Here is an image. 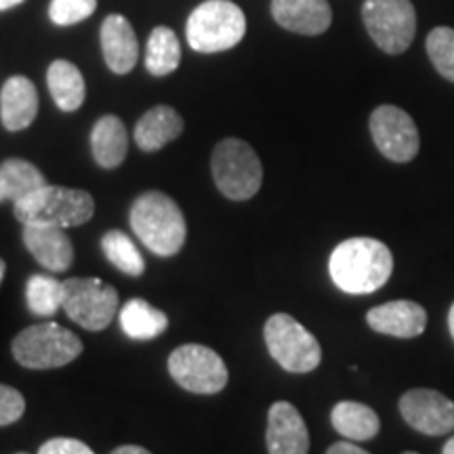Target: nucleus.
<instances>
[{
	"label": "nucleus",
	"mask_w": 454,
	"mask_h": 454,
	"mask_svg": "<svg viewBox=\"0 0 454 454\" xmlns=\"http://www.w3.org/2000/svg\"><path fill=\"white\" fill-rule=\"evenodd\" d=\"M333 282L348 294H371L385 286L394 271V254L381 240L349 238L328 261Z\"/></svg>",
	"instance_id": "f257e3e1"
},
{
	"label": "nucleus",
	"mask_w": 454,
	"mask_h": 454,
	"mask_svg": "<svg viewBox=\"0 0 454 454\" xmlns=\"http://www.w3.org/2000/svg\"><path fill=\"white\" fill-rule=\"evenodd\" d=\"M135 236L158 257H173L185 244V217L173 198L162 192H145L135 198L129 213Z\"/></svg>",
	"instance_id": "f03ea898"
},
{
	"label": "nucleus",
	"mask_w": 454,
	"mask_h": 454,
	"mask_svg": "<svg viewBox=\"0 0 454 454\" xmlns=\"http://www.w3.org/2000/svg\"><path fill=\"white\" fill-rule=\"evenodd\" d=\"M13 213L24 225H53L66 230L87 223L95 213V200L84 190L47 184L15 202Z\"/></svg>",
	"instance_id": "7ed1b4c3"
},
{
	"label": "nucleus",
	"mask_w": 454,
	"mask_h": 454,
	"mask_svg": "<svg viewBox=\"0 0 454 454\" xmlns=\"http://www.w3.org/2000/svg\"><path fill=\"white\" fill-rule=\"evenodd\" d=\"M247 34V17L230 0H207L187 20V43L198 53L230 51Z\"/></svg>",
	"instance_id": "20e7f679"
},
{
	"label": "nucleus",
	"mask_w": 454,
	"mask_h": 454,
	"mask_svg": "<svg viewBox=\"0 0 454 454\" xmlns=\"http://www.w3.org/2000/svg\"><path fill=\"white\" fill-rule=\"evenodd\" d=\"M11 349L17 364L32 371H49L76 360L82 354V340L55 322H44L17 334Z\"/></svg>",
	"instance_id": "39448f33"
},
{
	"label": "nucleus",
	"mask_w": 454,
	"mask_h": 454,
	"mask_svg": "<svg viewBox=\"0 0 454 454\" xmlns=\"http://www.w3.org/2000/svg\"><path fill=\"white\" fill-rule=\"evenodd\" d=\"M213 179L230 200H251L263 184V167L247 141L230 137L217 144L211 158Z\"/></svg>",
	"instance_id": "423d86ee"
},
{
	"label": "nucleus",
	"mask_w": 454,
	"mask_h": 454,
	"mask_svg": "<svg viewBox=\"0 0 454 454\" xmlns=\"http://www.w3.org/2000/svg\"><path fill=\"white\" fill-rule=\"evenodd\" d=\"M265 345L270 356L284 371L305 374L316 371L322 362V348L317 339L293 316L274 314L265 322Z\"/></svg>",
	"instance_id": "0eeeda50"
},
{
	"label": "nucleus",
	"mask_w": 454,
	"mask_h": 454,
	"mask_svg": "<svg viewBox=\"0 0 454 454\" xmlns=\"http://www.w3.org/2000/svg\"><path fill=\"white\" fill-rule=\"evenodd\" d=\"M362 20L374 44L389 55L404 53L417 34V13L411 0H366Z\"/></svg>",
	"instance_id": "6e6552de"
},
{
	"label": "nucleus",
	"mask_w": 454,
	"mask_h": 454,
	"mask_svg": "<svg viewBox=\"0 0 454 454\" xmlns=\"http://www.w3.org/2000/svg\"><path fill=\"white\" fill-rule=\"evenodd\" d=\"M168 372L185 391L202 395L219 394L227 385V366L207 345L187 343L168 356Z\"/></svg>",
	"instance_id": "1a4fd4ad"
},
{
	"label": "nucleus",
	"mask_w": 454,
	"mask_h": 454,
	"mask_svg": "<svg viewBox=\"0 0 454 454\" xmlns=\"http://www.w3.org/2000/svg\"><path fill=\"white\" fill-rule=\"evenodd\" d=\"M61 308L76 325L98 333L112 325L118 308V293L98 278H70L64 282Z\"/></svg>",
	"instance_id": "9d476101"
},
{
	"label": "nucleus",
	"mask_w": 454,
	"mask_h": 454,
	"mask_svg": "<svg viewBox=\"0 0 454 454\" xmlns=\"http://www.w3.org/2000/svg\"><path fill=\"white\" fill-rule=\"evenodd\" d=\"M374 145L391 162H411L419 154L421 137L411 114L395 106H379L371 116Z\"/></svg>",
	"instance_id": "9b49d317"
},
{
	"label": "nucleus",
	"mask_w": 454,
	"mask_h": 454,
	"mask_svg": "<svg viewBox=\"0 0 454 454\" xmlns=\"http://www.w3.org/2000/svg\"><path fill=\"white\" fill-rule=\"evenodd\" d=\"M400 412L412 429L425 435H446L454 429V402L435 389L406 391Z\"/></svg>",
	"instance_id": "f8f14e48"
},
{
	"label": "nucleus",
	"mask_w": 454,
	"mask_h": 454,
	"mask_svg": "<svg viewBox=\"0 0 454 454\" xmlns=\"http://www.w3.org/2000/svg\"><path fill=\"white\" fill-rule=\"evenodd\" d=\"M270 454H308L309 434L301 412L291 402H276L268 414L265 434Z\"/></svg>",
	"instance_id": "ddd939ff"
},
{
	"label": "nucleus",
	"mask_w": 454,
	"mask_h": 454,
	"mask_svg": "<svg viewBox=\"0 0 454 454\" xmlns=\"http://www.w3.org/2000/svg\"><path fill=\"white\" fill-rule=\"evenodd\" d=\"M368 326L374 333L397 339H414L427 326V311L414 301H389L366 314Z\"/></svg>",
	"instance_id": "4468645a"
},
{
	"label": "nucleus",
	"mask_w": 454,
	"mask_h": 454,
	"mask_svg": "<svg viewBox=\"0 0 454 454\" xmlns=\"http://www.w3.org/2000/svg\"><path fill=\"white\" fill-rule=\"evenodd\" d=\"M271 15L286 30L317 36L333 24L328 0H271Z\"/></svg>",
	"instance_id": "2eb2a0df"
},
{
	"label": "nucleus",
	"mask_w": 454,
	"mask_h": 454,
	"mask_svg": "<svg viewBox=\"0 0 454 454\" xmlns=\"http://www.w3.org/2000/svg\"><path fill=\"white\" fill-rule=\"evenodd\" d=\"M24 244L44 270H70L74 261V247L61 227L24 225Z\"/></svg>",
	"instance_id": "dca6fc26"
},
{
	"label": "nucleus",
	"mask_w": 454,
	"mask_h": 454,
	"mask_svg": "<svg viewBox=\"0 0 454 454\" xmlns=\"http://www.w3.org/2000/svg\"><path fill=\"white\" fill-rule=\"evenodd\" d=\"M101 51L114 74H129L137 64L139 43L127 17L110 15L101 26Z\"/></svg>",
	"instance_id": "f3484780"
},
{
	"label": "nucleus",
	"mask_w": 454,
	"mask_h": 454,
	"mask_svg": "<svg viewBox=\"0 0 454 454\" xmlns=\"http://www.w3.org/2000/svg\"><path fill=\"white\" fill-rule=\"evenodd\" d=\"M38 114V90L26 76H11L0 93V121L11 133L30 127Z\"/></svg>",
	"instance_id": "a211bd4d"
},
{
	"label": "nucleus",
	"mask_w": 454,
	"mask_h": 454,
	"mask_svg": "<svg viewBox=\"0 0 454 454\" xmlns=\"http://www.w3.org/2000/svg\"><path fill=\"white\" fill-rule=\"evenodd\" d=\"M184 130V118L170 106H156L139 118L135 127V144L144 152H158L177 139Z\"/></svg>",
	"instance_id": "6ab92c4d"
},
{
	"label": "nucleus",
	"mask_w": 454,
	"mask_h": 454,
	"mask_svg": "<svg viewBox=\"0 0 454 454\" xmlns=\"http://www.w3.org/2000/svg\"><path fill=\"white\" fill-rule=\"evenodd\" d=\"M90 147L93 158L101 168L121 167L127 158L129 135L124 122L118 116H104L95 122L90 133Z\"/></svg>",
	"instance_id": "aec40b11"
},
{
	"label": "nucleus",
	"mask_w": 454,
	"mask_h": 454,
	"mask_svg": "<svg viewBox=\"0 0 454 454\" xmlns=\"http://www.w3.org/2000/svg\"><path fill=\"white\" fill-rule=\"evenodd\" d=\"M47 84L51 90V98H53L59 110L76 112L78 107L84 104V95H87L84 78L81 70L74 64H70V61H53L47 72Z\"/></svg>",
	"instance_id": "412c9836"
},
{
	"label": "nucleus",
	"mask_w": 454,
	"mask_h": 454,
	"mask_svg": "<svg viewBox=\"0 0 454 454\" xmlns=\"http://www.w3.org/2000/svg\"><path fill=\"white\" fill-rule=\"evenodd\" d=\"M333 427L351 442L372 440L381 429L377 412L360 402H339L331 412Z\"/></svg>",
	"instance_id": "4be33fe9"
},
{
	"label": "nucleus",
	"mask_w": 454,
	"mask_h": 454,
	"mask_svg": "<svg viewBox=\"0 0 454 454\" xmlns=\"http://www.w3.org/2000/svg\"><path fill=\"white\" fill-rule=\"evenodd\" d=\"M121 326L130 339L152 340L167 331L168 317L145 299H130L121 311Z\"/></svg>",
	"instance_id": "5701e85b"
},
{
	"label": "nucleus",
	"mask_w": 454,
	"mask_h": 454,
	"mask_svg": "<svg viewBox=\"0 0 454 454\" xmlns=\"http://www.w3.org/2000/svg\"><path fill=\"white\" fill-rule=\"evenodd\" d=\"M44 185H47V179L32 162L9 158L0 164V190H3L4 200L15 204Z\"/></svg>",
	"instance_id": "b1692460"
},
{
	"label": "nucleus",
	"mask_w": 454,
	"mask_h": 454,
	"mask_svg": "<svg viewBox=\"0 0 454 454\" xmlns=\"http://www.w3.org/2000/svg\"><path fill=\"white\" fill-rule=\"evenodd\" d=\"M181 64V44L177 34L167 26L152 30L145 51V67L154 76H168Z\"/></svg>",
	"instance_id": "393cba45"
},
{
	"label": "nucleus",
	"mask_w": 454,
	"mask_h": 454,
	"mask_svg": "<svg viewBox=\"0 0 454 454\" xmlns=\"http://www.w3.org/2000/svg\"><path fill=\"white\" fill-rule=\"evenodd\" d=\"M101 251L116 270L129 276H141L145 271V261L135 242L121 230H112L101 238Z\"/></svg>",
	"instance_id": "a878e982"
},
{
	"label": "nucleus",
	"mask_w": 454,
	"mask_h": 454,
	"mask_svg": "<svg viewBox=\"0 0 454 454\" xmlns=\"http://www.w3.org/2000/svg\"><path fill=\"white\" fill-rule=\"evenodd\" d=\"M27 308L34 316H53L64 305V282L36 274L26 284Z\"/></svg>",
	"instance_id": "bb28decb"
},
{
	"label": "nucleus",
	"mask_w": 454,
	"mask_h": 454,
	"mask_svg": "<svg viewBox=\"0 0 454 454\" xmlns=\"http://www.w3.org/2000/svg\"><path fill=\"white\" fill-rule=\"evenodd\" d=\"M427 55L446 81L454 82V30L452 27H435L427 36Z\"/></svg>",
	"instance_id": "cd10ccee"
},
{
	"label": "nucleus",
	"mask_w": 454,
	"mask_h": 454,
	"mask_svg": "<svg viewBox=\"0 0 454 454\" xmlns=\"http://www.w3.org/2000/svg\"><path fill=\"white\" fill-rule=\"evenodd\" d=\"M98 9V0H51L49 17L57 26H74L89 20Z\"/></svg>",
	"instance_id": "c85d7f7f"
},
{
	"label": "nucleus",
	"mask_w": 454,
	"mask_h": 454,
	"mask_svg": "<svg viewBox=\"0 0 454 454\" xmlns=\"http://www.w3.org/2000/svg\"><path fill=\"white\" fill-rule=\"evenodd\" d=\"M26 412V400L20 391L0 385V427L20 421Z\"/></svg>",
	"instance_id": "c756f323"
},
{
	"label": "nucleus",
	"mask_w": 454,
	"mask_h": 454,
	"mask_svg": "<svg viewBox=\"0 0 454 454\" xmlns=\"http://www.w3.org/2000/svg\"><path fill=\"white\" fill-rule=\"evenodd\" d=\"M38 454H95V452L81 440L53 438L44 442Z\"/></svg>",
	"instance_id": "7c9ffc66"
},
{
	"label": "nucleus",
	"mask_w": 454,
	"mask_h": 454,
	"mask_svg": "<svg viewBox=\"0 0 454 454\" xmlns=\"http://www.w3.org/2000/svg\"><path fill=\"white\" fill-rule=\"evenodd\" d=\"M326 454H371V452H366L364 448L351 444V442H337V444L328 448Z\"/></svg>",
	"instance_id": "2f4dec72"
},
{
	"label": "nucleus",
	"mask_w": 454,
	"mask_h": 454,
	"mask_svg": "<svg viewBox=\"0 0 454 454\" xmlns=\"http://www.w3.org/2000/svg\"><path fill=\"white\" fill-rule=\"evenodd\" d=\"M112 454H152V452L145 450V448H141V446L129 444V446H118Z\"/></svg>",
	"instance_id": "473e14b6"
},
{
	"label": "nucleus",
	"mask_w": 454,
	"mask_h": 454,
	"mask_svg": "<svg viewBox=\"0 0 454 454\" xmlns=\"http://www.w3.org/2000/svg\"><path fill=\"white\" fill-rule=\"evenodd\" d=\"M24 0H0V11H7L11 7H17V4H21Z\"/></svg>",
	"instance_id": "72a5a7b5"
},
{
	"label": "nucleus",
	"mask_w": 454,
	"mask_h": 454,
	"mask_svg": "<svg viewBox=\"0 0 454 454\" xmlns=\"http://www.w3.org/2000/svg\"><path fill=\"white\" fill-rule=\"evenodd\" d=\"M448 328H450V334H452V339H454V303H452L450 311H448Z\"/></svg>",
	"instance_id": "f704fd0d"
},
{
	"label": "nucleus",
	"mask_w": 454,
	"mask_h": 454,
	"mask_svg": "<svg viewBox=\"0 0 454 454\" xmlns=\"http://www.w3.org/2000/svg\"><path fill=\"white\" fill-rule=\"evenodd\" d=\"M442 454H454V435H452L450 440L446 442V444H444V450H442Z\"/></svg>",
	"instance_id": "c9c22d12"
},
{
	"label": "nucleus",
	"mask_w": 454,
	"mask_h": 454,
	"mask_svg": "<svg viewBox=\"0 0 454 454\" xmlns=\"http://www.w3.org/2000/svg\"><path fill=\"white\" fill-rule=\"evenodd\" d=\"M4 271H7V265H4V261L0 259V282H3V278H4Z\"/></svg>",
	"instance_id": "e433bc0d"
},
{
	"label": "nucleus",
	"mask_w": 454,
	"mask_h": 454,
	"mask_svg": "<svg viewBox=\"0 0 454 454\" xmlns=\"http://www.w3.org/2000/svg\"><path fill=\"white\" fill-rule=\"evenodd\" d=\"M0 200H4V196H3V190H0Z\"/></svg>",
	"instance_id": "4c0bfd02"
},
{
	"label": "nucleus",
	"mask_w": 454,
	"mask_h": 454,
	"mask_svg": "<svg viewBox=\"0 0 454 454\" xmlns=\"http://www.w3.org/2000/svg\"><path fill=\"white\" fill-rule=\"evenodd\" d=\"M404 454H419V452H404Z\"/></svg>",
	"instance_id": "58836bf2"
},
{
	"label": "nucleus",
	"mask_w": 454,
	"mask_h": 454,
	"mask_svg": "<svg viewBox=\"0 0 454 454\" xmlns=\"http://www.w3.org/2000/svg\"><path fill=\"white\" fill-rule=\"evenodd\" d=\"M20 454H24V452H20Z\"/></svg>",
	"instance_id": "ea45409f"
}]
</instances>
